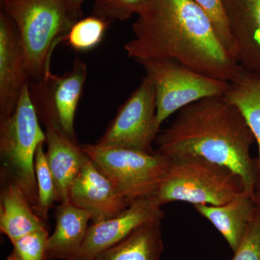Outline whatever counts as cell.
<instances>
[{"mask_svg": "<svg viewBox=\"0 0 260 260\" xmlns=\"http://www.w3.org/2000/svg\"><path fill=\"white\" fill-rule=\"evenodd\" d=\"M133 30L134 39L124 48L135 61L174 59L200 74L227 82L243 69L194 0H150Z\"/></svg>", "mask_w": 260, "mask_h": 260, "instance_id": "cell-1", "label": "cell"}, {"mask_svg": "<svg viewBox=\"0 0 260 260\" xmlns=\"http://www.w3.org/2000/svg\"><path fill=\"white\" fill-rule=\"evenodd\" d=\"M155 143L156 152L168 158L201 157L227 167L254 197L257 168L251 148L255 138L242 113L224 96L206 98L183 108Z\"/></svg>", "mask_w": 260, "mask_h": 260, "instance_id": "cell-2", "label": "cell"}, {"mask_svg": "<svg viewBox=\"0 0 260 260\" xmlns=\"http://www.w3.org/2000/svg\"><path fill=\"white\" fill-rule=\"evenodd\" d=\"M0 5L18 30L30 79H40L50 68L56 46L76 20L64 0H1Z\"/></svg>", "mask_w": 260, "mask_h": 260, "instance_id": "cell-3", "label": "cell"}, {"mask_svg": "<svg viewBox=\"0 0 260 260\" xmlns=\"http://www.w3.org/2000/svg\"><path fill=\"white\" fill-rule=\"evenodd\" d=\"M245 191L242 179L227 167L198 156L170 158L153 196L162 206L174 202L222 205Z\"/></svg>", "mask_w": 260, "mask_h": 260, "instance_id": "cell-4", "label": "cell"}, {"mask_svg": "<svg viewBox=\"0 0 260 260\" xmlns=\"http://www.w3.org/2000/svg\"><path fill=\"white\" fill-rule=\"evenodd\" d=\"M46 141L47 135L30 99L28 82L14 112L0 121V153L4 164L3 178L20 187L34 210L38 201L36 153Z\"/></svg>", "mask_w": 260, "mask_h": 260, "instance_id": "cell-5", "label": "cell"}, {"mask_svg": "<svg viewBox=\"0 0 260 260\" xmlns=\"http://www.w3.org/2000/svg\"><path fill=\"white\" fill-rule=\"evenodd\" d=\"M81 148L97 167L131 203L153 196L164 180L170 158L121 147L82 145Z\"/></svg>", "mask_w": 260, "mask_h": 260, "instance_id": "cell-6", "label": "cell"}, {"mask_svg": "<svg viewBox=\"0 0 260 260\" xmlns=\"http://www.w3.org/2000/svg\"><path fill=\"white\" fill-rule=\"evenodd\" d=\"M153 82L156 96V116L161 126L169 116L183 108L206 98L223 96L229 82L189 69L174 59H140Z\"/></svg>", "mask_w": 260, "mask_h": 260, "instance_id": "cell-7", "label": "cell"}, {"mask_svg": "<svg viewBox=\"0 0 260 260\" xmlns=\"http://www.w3.org/2000/svg\"><path fill=\"white\" fill-rule=\"evenodd\" d=\"M87 65L80 58L69 71L54 74L50 68L39 80H29V92L39 120L54 126L78 144L75 117L87 78Z\"/></svg>", "mask_w": 260, "mask_h": 260, "instance_id": "cell-8", "label": "cell"}, {"mask_svg": "<svg viewBox=\"0 0 260 260\" xmlns=\"http://www.w3.org/2000/svg\"><path fill=\"white\" fill-rule=\"evenodd\" d=\"M156 109L155 87L152 80L145 76L119 108L96 144L155 153L153 144L160 128Z\"/></svg>", "mask_w": 260, "mask_h": 260, "instance_id": "cell-9", "label": "cell"}, {"mask_svg": "<svg viewBox=\"0 0 260 260\" xmlns=\"http://www.w3.org/2000/svg\"><path fill=\"white\" fill-rule=\"evenodd\" d=\"M161 205L154 196L131 202L126 209L108 220L92 223L74 260H95L98 254L112 247L149 222L162 220Z\"/></svg>", "mask_w": 260, "mask_h": 260, "instance_id": "cell-10", "label": "cell"}, {"mask_svg": "<svg viewBox=\"0 0 260 260\" xmlns=\"http://www.w3.org/2000/svg\"><path fill=\"white\" fill-rule=\"evenodd\" d=\"M69 201L87 210L91 215L92 223L112 218L130 204L89 157L72 184Z\"/></svg>", "mask_w": 260, "mask_h": 260, "instance_id": "cell-11", "label": "cell"}, {"mask_svg": "<svg viewBox=\"0 0 260 260\" xmlns=\"http://www.w3.org/2000/svg\"><path fill=\"white\" fill-rule=\"evenodd\" d=\"M30 80L26 58L13 20L0 10V121L9 117Z\"/></svg>", "mask_w": 260, "mask_h": 260, "instance_id": "cell-12", "label": "cell"}, {"mask_svg": "<svg viewBox=\"0 0 260 260\" xmlns=\"http://www.w3.org/2000/svg\"><path fill=\"white\" fill-rule=\"evenodd\" d=\"M223 5L233 58L244 69L260 75V0H223Z\"/></svg>", "mask_w": 260, "mask_h": 260, "instance_id": "cell-13", "label": "cell"}, {"mask_svg": "<svg viewBox=\"0 0 260 260\" xmlns=\"http://www.w3.org/2000/svg\"><path fill=\"white\" fill-rule=\"evenodd\" d=\"M45 128L46 157L55 183L58 202L69 201L72 184L88 156L81 145L72 141L54 126Z\"/></svg>", "mask_w": 260, "mask_h": 260, "instance_id": "cell-14", "label": "cell"}, {"mask_svg": "<svg viewBox=\"0 0 260 260\" xmlns=\"http://www.w3.org/2000/svg\"><path fill=\"white\" fill-rule=\"evenodd\" d=\"M55 229L47 240L48 260H74L84 242L92 216L70 201L56 208Z\"/></svg>", "mask_w": 260, "mask_h": 260, "instance_id": "cell-15", "label": "cell"}, {"mask_svg": "<svg viewBox=\"0 0 260 260\" xmlns=\"http://www.w3.org/2000/svg\"><path fill=\"white\" fill-rule=\"evenodd\" d=\"M193 206L200 215L213 224L234 252L245 235L256 203L254 197L244 191L236 199L224 205Z\"/></svg>", "mask_w": 260, "mask_h": 260, "instance_id": "cell-16", "label": "cell"}, {"mask_svg": "<svg viewBox=\"0 0 260 260\" xmlns=\"http://www.w3.org/2000/svg\"><path fill=\"white\" fill-rule=\"evenodd\" d=\"M23 191L14 183L5 181L0 198V230L12 244L31 233L46 230Z\"/></svg>", "mask_w": 260, "mask_h": 260, "instance_id": "cell-17", "label": "cell"}, {"mask_svg": "<svg viewBox=\"0 0 260 260\" xmlns=\"http://www.w3.org/2000/svg\"><path fill=\"white\" fill-rule=\"evenodd\" d=\"M162 220L145 223L95 260H160L164 251Z\"/></svg>", "mask_w": 260, "mask_h": 260, "instance_id": "cell-18", "label": "cell"}, {"mask_svg": "<svg viewBox=\"0 0 260 260\" xmlns=\"http://www.w3.org/2000/svg\"><path fill=\"white\" fill-rule=\"evenodd\" d=\"M223 96L242 113L254 135L257 145L258 173L260 171V75L243 68L237 78L229 82Z\"/></svg>", "mask_w": 260, "mask_h": 260, "instance_id": "cell-19", "label": "cell"}, {"mask_svg": "<svg viewBox=\"0 0 260 260\" xmlns=\"http://www.w3.org/2000/svg\"><path fill=\"white\" fill-rule=\"evenodd\" d=\"M111 22L94 15L80 18L63 37L62 42L75 51L91 50L102 42Z\"/></svg>", "mask_w": 260, "mask_h": 260, "instance_id": "cell-20", "label": "cell"}, {"mask_svg": "<svg viewBox=\"0 0 260 260\" xmlns=\"http://www.w3.org/2000/svg\"><path fill=\"white\" fill-rule=\"evenodd\" d=\"M44 145H39L35 156V173L38 189V201L36 214L44 221L48 220L49 210L58 202L55 183L48 165Z\"/></svg>", "mask_w": 260, "mask_h": 260, "instance_id": "cell-21", "label": "cell"}, {"mask_svg": "<svg viewBox=\"0 0 260 260\" xmlns=\"http://www.w3.org/2000/svg\"><path fill=\"white\" fill-rule=\"evenodd\" d=\"M150 0H94L93 15L106 20H126L139 15Z\"/></svg>", "mask_w": 260, "mask_h": 260, "instance_id": "cell-22", "label": "cell"}, {"mask_svg": "<svg viewBox=\"0 0 260 260\" xmlns=\"http://www.w3.org/2000/svg\"><path fill=\"white\" fill-rule=\"evenodd\" d=\"M47 229L31 233L13 243V249L7 260H48Z\"/></svg>", "mask_w": 260, "mask_h": 260, "instance_id": "cell-23", "label": "cell"}, {"mask_svg": "<svg viewBox=\"0 0 260 260\" xmlns=\"http://www.w3.org/2000/svg\"><path fill=\"white\" fill-rule=\"evenodd\" d=\"M231 260H260V206L255 209L245 235Z\"/></svg>", "mask_w": 260, "mask_h": 260, "instance_id": "cell-24", "label": "cell"}, {"mask_svg": "<svg viewBox=\"0 0 260 260\" xmlns=\"http://www.w3.org/2000/svg\"><path fill=\"white\" fill-rule=\"evenodd\" d=\"M194 1L201 7L209 16L220 41L233 57L232 39L229 32V26H228L226 18H225L223 0H194Z\"/></svg>", "mask_w": 260, "mask_h": 260, "instance_id": "cell-25", "label": "cell"}, {"mask_svg": "<svg viewBox=\"0 0 260 260\" xmlns=\"http://www.w3.org/2000/svg\"><path fill=\"white\" fill-rule=\"evenodd\" d=\"M68 9L69 10L72 17L75 20H80L83 17L82 6L86 0H64Z\"/></svg>", "mask_w": 260, "mask_h": 260, "instance_id": "cell-26", "label": "cell"}, {"mask_svg": "<svg viewBox=\"0 0 260 260\" xmlns=\"http://www.w3.org/2000/svg\"><path fill=\"white\" fill-rule=\"evenodd\" d=\"M254 202L256 205L260 206V189H256L254 195Z\"/></svg>", "mask_w": 260, "mask_h": 260, "instance_id": "cell-27", "label": "cell"}, {"mask_svg": "<svg viewBox=\"0 0 260 260\" xmlns=\"http://www.w3.org/2000/svg\"><path fill=\"white\" fill-rule=\"evenodd\" d=\"M260 189V171L257 173V178H256V189ZM255 189V190H256Z\"/></svg>", "mask_w": 260, "mask_h": 260, "instance_id": "cell-28", "label": "cell"}, {"mask_svg": "<svg viewBox=\"0 0 260 260\" xmlns=\"http://www.w3.org/2000/svg\"><path fill=\"white\" fill-rule=\"evenodd\" d=\"M0 1H1V0H0Z\"/></svg>", "mask_w": 260, "mask_h": 260, "instance_id": "cell-29", "label": "cell"}]
</instances>
